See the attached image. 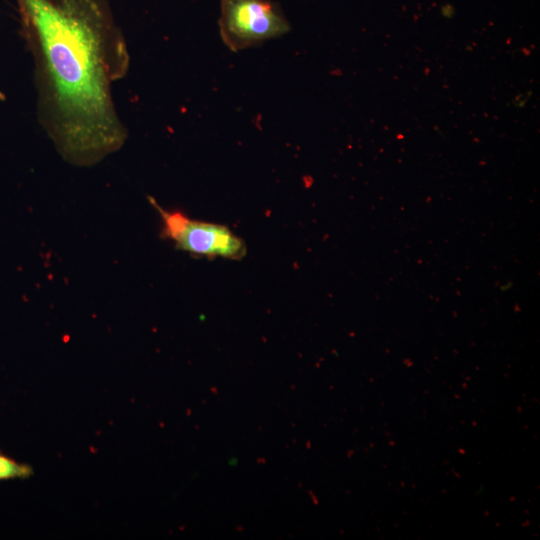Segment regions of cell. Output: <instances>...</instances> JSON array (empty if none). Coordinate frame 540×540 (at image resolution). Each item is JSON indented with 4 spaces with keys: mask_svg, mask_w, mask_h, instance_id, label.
<instances>
[{
    "mask_svg": "<svg viewBox=\"0 0 540 540\" xmlns=\"http://www.w3.org/2000/svg\"><path fill=\"white\" fill-rule=\"evenodd\" d=\"M35 43L63 152L93 161L124 138L112 98L108 43L117 30L105 0H17Z\"/></svg>",
    "mask_w": 540,
    "mask_h": 540,
    "instance_id": "1",
    "label": "cell"
},
{
    "mask_svg": "<svg viewBox=\"0 0 540 540\" xmlns=\"http://www.w3.org/2000/svg\"><path fill=\"white\" fill-rule=\"evenodd\" d=\"M291 26L271 0H221L219 31L233 52L281 37Z\"/></svg>",
    "mask_w": 540,
    "mask_h": 540,
    "instance_id": "2",
    "label": "cell"
},
{
    "mask_svg": "<svg viewBox=\"0 0 540 540\" xmlns=\"http://www.w3.org/2000/svg\"><path fill=\"white\" fill-rule=\"evenodd\" d=\"M150 201L160 215L162 236L177 249L208 258L239 260L245 256L244 241L227 226L195 220L180 211L163 209L151 198Z\"/></svg>",
    "mask_w": 540,
    "mask_h": 540,
    "instance_id": "3",
    "label": "cell"
},
{
    "mask_svg": "<svg viewBox=\"0 0 540 540\" xmlns=\"http://www.w3.org/2000/svg\"><path fill=\"white\" fill-rule=\"evenodd\" d=\"M32 468L0 452V481L14 478H27L32 475Z\"/></svg>",
    "mask_w": 540,
    "mask_h": 540,
    "instance_id": "4",
    "label": "cell"
},
{
    "mask_svg": "<svg viewBox=\"0 0 540 540\" xmlns=\"http://www.w3.org/2000/svg\"><path fill=\"white\" fill-rule=\"evenodd\" d=\"M4 99V95L0 92V101Z\"/></svg>",
    "mask_w": 540,
    "mask_h": 540,
    "instance_id": "5",
    "label": "cell"
}]
</instances>
